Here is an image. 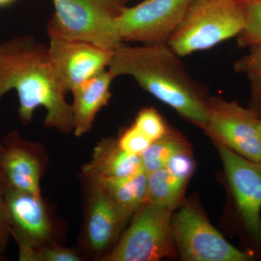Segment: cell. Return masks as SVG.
<instances>
[{"mask_svg":"<svg viewBox=\"0 0 261 261\" xmlns=\"http://www.w3.org/2000/svg\"><path fill=\"white\" fill-rule=\"evenodd\" d=\"M148 173L145 171L124 178L88 180L97 185L123 210L132 215L146 202Z\"/></svg>","mask_w":261,"mask_h":261,"instance_id":"16","label":"cell"},{"mask_svg":"<svg viewBox=\"0 0 261 261\" xmlns=\"http://www.w3.org/2000/svg\"><path fill=\"white\" fill-rule=\"evenodd\" d=\"M11 237L36 250L53 243V223L42 195L5 187Z\"/></svg>","mask_w":261,"mask_h":261,"instance_id":"12","label":"cell"},{"mask_svg":"<svg viewBox=\"0 0 261 261\" xmlns=\"http://www.w3.org/2000/svg\"><path fill=\"white\" fill-rule=\"evenodd\" d=\"M16 91L18 113L23 125L32 121L38 108L45 109L44 125L63 134L73 129V109L58 79L48 46L31 36H20L0 43V102Z\"/></svg>","mask_w":261,"mask_h":261,"instance_id":"1","label":"cell"},{"mask_svg":"<svg viewBox=\"0 0 261 261\" xmlns=\"http://www.w3.org/2000/svg\"><path fill=\"white\" fill-rule=\"evenodd\" d=\"M186 142L175 132L168 129L162 138L154 141L140 155L142 168L147 173L153 172L166 165L173 155L189 151Z\"/></svg>","mask_w":261,"mask_h":261,"instance_id":"18","label":"cell"},{"mask_svg":"<svg viewBox=\"0 0 261 261\" xmlns=\"http://www.w3.org/2000/svg\"><path fill=\"white\" fill-rule=\"evenodd\" d=\"M5 260V257L3 256V253H2V252H0V260Z\"/></svg>","mask_w":261,"mask_h":261,"instance_id":"30","label":"cell"},{"mask_svg":"<svg viewBox=\"0 0 261 261\" xmlns=\"http://www.w3.org/2000/svg\"><path fill=\"white\" fill-rule=\"evenodd\" d=\"M175 245L181 258L189 261H249L252 257L239 250L191 205L182 207L171 219Z\"/></svg>","mask_w":261,"mask_h":261,"instance_id":"7","label":"cell"},{"mask_svg":"<svg viewBox=\"0 0 261 261\" xmlns=\"http://www.w3.org/2000/svg\"><path fill=\"white\" fill-rule=\"evenodd\" d=\"M117 142L127 153L137 156L143 153L152 142L133 125L122 134Z\"/></svg>","mask_w":261,"mask_h":261,"instance_id":"21","label":"cell"},{"mask_svg":"<svg viewBox=\"0 0 261 261\" xmlns=\"http://www.w3.org/2000/svg\"><path fill=\"white\" fill-rule=\"evenodd\" d=\"M90 183L84 238L94 255H103L114 243L132 215L117 205L100 187Z\"/></svg>","mask_w":261,"mask_h":261,"instance_id":"13","label":"cell"},{"mask_svg":"<svg viewBox=\"0 0 261 261\" xmlns=\"http://www.w3.org/2000/svg\"><path fill=\"white\" fill-rule=\"evenodd\" d=\"M126 1H127V2H128V0H126Z\"/></svg>","mask_w":261,"mask_h":261,"instance_id":"32","label":"cell"},{"mask_svg":"<svg viewBox=\"0 0 261 261\" xmlns=\"http://www.w3.org/2000/svg\"><path fill=\"white\" fill-rule=\"evenodd\" d=\"M49 56L65 92L108 69L114 50L91 43L49 37Z\"/></svg>","mask_w":261,"mask_h":261,"instance_id":"10","label":"cell"},{"mask_svg":"<svg viewBox=\"0 0 261 261\" xmlns=\"http://www.w3.org/2000/svg\"><path fill=\"white\" fill-rule=\"evenodd\" d=\"M257 128H258L259 135L261 141V118H259L258 121H257Z\"/></svg>","mask_w":261,"mask_h":261,"instance_id":"28","label":"cell"},{"mask_svg":"<svg viewBox=\"0 0 261 261\" xmlns=\"http://www.w3.org/2000/svg\"><path fill=\"white\" fill-rule=\"evenodd\" d=\"M82 257L74 250L51 243L36 250L34 261H80Z\"/></svg>","mask_w":261,"mask_h":261,"instance_id":"22","label":"cell"},{"mask_svg":"<svg viewBox=\"0 0 261 261\" xmlns=\"http://www.w3.org/2000/svg\"><path fill=\"white\" fill-rule=\"evenodd\" d=\"M11 237L8 211L5 202V185L0 176V252L4 253Z\"/></svg>","mask_w":261,"mask_h":261,"instance_id":"24","label":"cell"},{"mask_svg":"<svg viewBox=\"0 0 261 261\" xmlns=\"http://www.w3.org/2000/svg\"><path fill=\"white\" fill-rule=\"evenodd\" d=\"M205 130L216 143L252 161H261L259 117L251 108L221 97H211Z\"/></svg>","mask_w":261,"mask_h":261,"instance_id":"9","label":"cell"},{"mask_svg":"<svg viewBox=\"0 0 261 261\" xmlns=\"http://www.w3.org/2000/svg\"><path fill=\"white\" fill-rule=\"evenodd\" d=\"M192 0H144L124 6L117 18L121 42L166 44L186 14Z\"/></svg>","mask_w":261,"mask_h":261,"instance_id":"8","label":"cell"},{"mask_svg":"<svg viewBox=\"0 0 261 261\" xmlns=\"http://www.w3.org/2000/svg\"><path fill=\"white\" fill-rule=\"evenodd\" d=\"M261 68V42L250 47L245 56L238 60L234 70L238 73H248Z\"/></svg>","mask_w":261,"mask_h":261,"instance_id":"25","label":"cell"},{"mask_svg":"<svg viewBox=\"0 0 261 261\" xmlns=\"http://www.w3.org/2000/svg\"><path fill=\"white\" fill-rule=\"evenodd\" d=\"M0 176L5 187L41 195L40 182L46 159L40 145L22 138L18 130L3 137Z\"/></svg>","mask_w":261,"mask_h":261,"instance_id":"11","label":"cell"},{"mask_svg":"<svg viewBox=\"0 0 261 261\" xmlns=\"http://www.w3.org/2000/svg\"><path fill=\"white\" fill-rule=\"evenodd\" d=\"M251 84L252 107L257 116L261 118V68L247 73Z\"/></svg>","mask_w":261,"mask_h":261,"instance_id":"26","label":"cell"},{"mask_svg":"<svg viewBox=\"0 0 261 261\" xmlns=\"http://www.w3.org/2000/svg\"><path fill=\"white\" fill-rule=\"evenodd\" d=\"M245 24L243 2L192 0L166 44L180 58L190 56L237 37Z\"/></svg>","mask_w":261,"mask_h":261,"instance_id":"3","label":"cell"},{"mask_svg":"<svg viewBox=\"0 0 261 261\" xmlns=\"http://www.w3.org/2000/svg\"><path fill=\"white\" fill-rule=\"evenodd\" d=\"M166 168L174 176L187 181L193 172L195 163L190 151H185L173 155L166 165Z\"/></svg>","mask_w":261,"mask_h":261,"instance_id":"23","label":"cell"},{"mask_svg":"<svg viewBox=\"0 0 261 261\" xmlns=\"http://www.w3.org/2000/svg\"><path fill=\"white\" fill-rule=\"evenodd\" d=\"M55 12L47 24L49 37L82 41L115 50L124 44L117 18L126 0H51Z\"/></svg>","mask_w":261,"mask_h":261,"instance_id":"4","label":"cell"},{"mask_svg":"<svg viewBox=\"0 0 261 261\" xmlns=\"http://www.w3.org/2000/svg\"><path fill=\"white\" fill-rule=\"evenodd\" d=\"M15 0H0V7L5 6L13 3Z\"/></svg>","mask_w":261,"mask_h":261,"instance_id":"27","label":"cell"},{"mask_svg":"<svg viewBox=\"0 0 261 261\" xmlns=\"http://www.w3.org/2000/svg\"><path fill=\"white\" fill-rule=\"evenodd\" d=\"M174 209L145 202L116 247L101 257L104 261H157L173 257L171 214Z\"/></svg>","mask_w":261,"mask_h":261,"instance_id":"5","label":"cell"},{"mask_svg":"<svg viewBox=\"0 0 261 261\" xmlns=\"http://www.w3.org/2000/svg\"><path fill=\"white\" fill-rule=\"evenodd\" d=\"M187 180L174 176L166 168L148 173L146 202L174 209L178 205Z\"/></svg>","mask_w":261,"mask_h":261,"instance_id":"17","label":"cell"},{"mask_svg":"<svg viewBox=\"0 0 261 261\" xmlns=\"http://www.w3.org/2000/svg\"><path fill=\"white\" fill-rule=\"evenodd\" d=\"M3 142H2V141H0V154H1L2 152H3Z\"/></svg>","mask_w":261,"mask_h":261,"instance_id":"29","label":"cell"},{"mask_svg":"<svg viewBox=\"0 0 261 261\" xmlns=\"http://www.w3.org/2000/svg\"><path fill=\"white\" fill-rule=\"evenodd\" d=\"M217 144L237 219L253 250L261 254V161H252Z\"/></svg>","mask_w":261,"mask_h":261,"instance_id":"6","label":"cell"},{"mask_svg":"<svg viewBox=\"0 0 261 261\" xmlns=\"http://www.w3.org/2000/svg\"><path fill=\"white\" fill-rule=\"evenodd\" d=\"M116 78L112 70L108 68L72 91L73 130L76 137H82L92 130L97 113L108 106L111 99V84Z\"/></svg>","mask_w":261,"mask_h":261,"instance_id":"14","label":"cell"},{"mask_svg":"<svg viewBox=\"0 0 261 261\" xmlns=\"http://www.w3.org/2000/svg\"><path fill=\"white\" fill-rule=\"evenodd\" d=\"M245 24L238 36L240 47H250L261 42V0L245 2Z\"/></svg>","mask_w":261,"mask_h":261,"instance_id":"19","label":"cell"},{"mask_svg":"<svg viewBox=\"0 0 261 261\" xmlns=\"http://www.w3.org/2000/svg\"><path fill=\"white\" fill-rule=\"evenodd\" d=\"M240 1L243 2V3H245V2L249 1V0H240Z\"/></svg>","mask_w":261,"mask_h":261,"instance_id":"31","label":"cell"},{"mask_svg":"<svg viewBox=\"0 0 261 261\" xmlns=\"http://www.w3.org/2000/svg\"><path fill=\"white\" fill-rule=\"evenodd\" d=\"M144 171L140 156L127 153L117 140L105 138L94 147L92 158L82 168L87 180L124 178Z\"/></svg>","mask_w":261,"mask_h":261,"instance_id":"15","label":"cell"},{"mask_svg":"<svg viewBox=\"0 0 261 261\" xmlns=\"http://www.w3.org/2000/svg\"><path fill=\"white\" fill-rule=\"evenodd\" d=\"M109 69L116 77H132L141 88L205 130L211 97L167 44H123L115 49Z\"/></svg>","mask_w":261,"mask_h":261,"instance_id":"2","label":"cell"},{"mask_svg":"<svg viewBox=\"0 0 261 261\" xmlns=\"http://www.w3.org/2000/svg\"><path fill=\"white\" fill-rule=\"evenodd\" d=\"M133 126L152 142L162 138L168 130L162 116L152 108L141 110L136 117Z\"/></svg>","mask_w":261,"mask_h":261,"instance_id":"20","label":"cell"}]
</instances>
